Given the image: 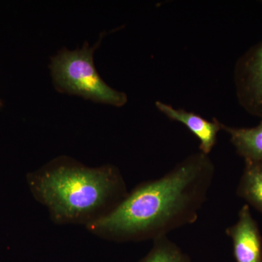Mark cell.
Listing matches in <instances>:
<instances>
[{
    "label": "cell",
    "mask_w": 262,
    "mask_h": 262,
    "mask_svg": "<svg viewBox=\"0 0 262 262\" xmlns=\"http://www.w3.org/2000/svg\"><path fill=\"white\" fill-rule=\"evenodd\" d=\"M215 173L209 155H189L160 178L136 186L112 211L86 227L117 243L168 236L198 220Z\"/></svg>",
    "instance_id": "1"
},
{
    "label": "cell",
    "mask_w": 262,
    "mask_h": 262,
    "mask_svg": "<svg viewBox=\"0 0 262 262\" xmlns=\"http://www.w3.org/2000/svg\"><path fill=\"white\" fill-rule=\"evenodd\" d=\"M27 179L34 198L58 225L87 226L112 211L127 194L117 167L90 168L67 157L28 173Z\"/></svg>",
    "instance_id": "2"
},
{
    "label": "cell",
    "mask_w": 262,
    "mask_h": 262,
    "mask_svg": "<svg viewBox=\"0 0 262 262\" xmlns=\"http://www.w3.org/2000/svg\"><path fill=\"white\" fill-rule=\"evenodd\" d=\"M94 52V48L85 44L80 50H62L52 58L51 73L57 90L96 102L123 106L127 103L126 94L112 89L100 77Z\"/></svg>",
    "instance_id": "3"
},
{
    "label": "cell",
    "mask_w": 262,
    "mask_h": 262,
    "mask_svg": "<svg viewBox=\"0 0 262 262\" xmlns=\"http://www.w3.org/2000/svg\"><path fill=\"white\" fill-rule=\"evenodd\" d=\"M234 78L239 104L250 115L262 118V42L239 58Z\"/></svg>",
    "instance_id": "4"
},
{
    "label": "cell",
    "mask_w": 262,
    "mask_h": 262,
    "mask_svg": "<svg viewBox=\"0 0 262 262\" xmlns=\"http://www.w3.org/2000/svg\"><path fill=\"white\" fill-rule=\"evenodd\" d=\"M232 239L236 262H262V237L258 225L245 204L238 213V220L226 229Z\"/></svg>",
    "instance_id": "5"
},
{
    "label": "cell",
    "mask_w": 262,
    "mask_h": 262,
    "mask_svg": "<svg viewBox=\"0 0 262 262\" xmlns=\"http://www.w3.org/2000/svg\"><path fill=\"white\" fill-rule=\"evenodd\" d=\"M158 110L168 119L182 123L199 139L201 152L209 155L217 142V136L221 128V122L217 119L208 121L206 119L182 108H175L170 105L156 102Z\"/></svg>",
    "instance_id": "6"
},
{
    "label": "cell",
    "mask_w": 262,
    "mask_h": 262,
    "mask_svg": "<svg viewBox=\"0 0 262 262\" xmlns=\"http://www.w3.org/2000/svg\"><path fill=\"white\" fill-rule=\"evenodd\" d=\"M221 128L229 134L231 143L244 160L262 163V118L256 127H232L221 122Z\"/></svg>",
    "instance_id": "7"
},
{
    "label": "cell",
    "mask_w": 262,
    "mask_h": 262,
    "mask_svg": "<svg viewBox=\"0 0 262 262\" xmlns=\"http://www.w3.org/2000/svg\"><path fill=\"white\" fill-rule=\"evenodd\" d=\"M237 194L262 214V163L245 160Z\"/></svg>",
    "instance_id": "8"
},
{
    "label": "cell",
    "mask_w": 262,
    "mask_h": 262,
    "mask_svg": "<svg viewBox=\"0 0 262 262\" xmlns=\"http://www.w3.org/2000/svg\"><path fill=\"white\" fill-rule=\"evenodd\" d=\"M138 262H192L189 255L168 236L153 241L149 252Z\"/></svg>",
    "instance_id": "9"
},
{
    "label": "cell",
    "mask_w": 262,
    "mask_h": 262,
    "mask_svg": "<svg viewBox=\"0 0 262 262\" xmlns=\"http://www.w3.org/2000/svg\"><path fill=\"white\" fill-rule=\"evenodd\" d=\"M2 105V102H1V101H0V106H1Z\"/></svg>",
    "instance_id": "10"
}]
</instances>
